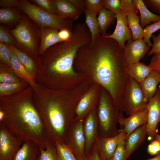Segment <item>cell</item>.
Here are the masks:
<instances>
[{
	"instance_id": "6da1fadb",
	"label": "cell",
	"mask_w": 160,
	"mask_h": 160,
	"mask_svg": "<svg viewBox=\"0 0 160 160\" xmlns=\"http://www.w3.org/2000/svg\"><path fill=\"white\" fill-rule=\"evenodd\" d=\"M90 44L83 45L78 49L74 68L91 84H98L106 89L120 111L128 78L123 48L113 39L100 33L96 37L92 47Z\"/></svg>"
},
{
	"instance_id": "7a4b0ae2",
	"label": "cell",
	"mask_w": 160,
	"mask_h": 160,
	"mask_svg": "<svg viewBox=\"0 0 160 160\" xmlns=\"http://www.w3.org/2000/svg\"><path fill=\"white\" fill-rule=\"evenodd\" d=\"M91 41L85 23L74 25L68 40L53 45L40 56L35 74L36 83L49 89H69L86 81L83 74L75 70L73 63L79 49Z\"/></svg>"
},
{
	"instance_id": "3957f363",
	"label": "cell",
	"mask_w": 160,
	"mask_h": 160,
	"mask_svg": "<svg viewBox=\"0 0 160 160\" xmlns=\"http://www.w3.org/2000/svg\"><path fill=\"white\" fill-rule=\"evenodd\" d=\"M91 84L86 80L69 89H49L38 83L32 87L35 106L54 143L64 141L76 106Z\"/></svg>"
},
{
	"instance_id": "277c9868",
	"label": "cell",
	"mask_w": 160,
	"mask_h": 160,
	"mask_svg": "<svg viewBox=\"0 0 160 160\" xmlns=\"http://www.w3.org/2000/svg\"><path fill=\"white\" fill-rule=\"evenodd\" d=\"M0 109L5 114L0 124L23 142L31 140L46 148L49 137L34 104L31 87L10 96L0 97Z\"/></svg>"
},
{
	"instance_id": "5b68a950",
	"label": "cell",
	"mask_w": 160,
	"mask_h": 160,
	"mask_svg": "<svg viewBox=\"0 0 160 160\" xmlns=\"http://www.w3.org/2000/svg\"><path fill=\"white\" fill-rule=\"evenodd\" d=\"M24 14L16 26L9 29L15 39L16 47L31 57L35 61L37 67L40 59L39 49L40 43V29Z\"/></svg>"
},
{
	"instance_id": "8992f818",
	"label": "cell",
	"mask_w": 160,
	"mask_h": 160,
	"mask_svg": "<svg viewBox=\"0 0 160 160\" xmlns=\"http://www.w3.org/2000/svg\"><path fill=\"white\" fill-rule=\"evenodd\" d=\"M98 136L111 137L118 135L117 128L120 111L115 106L108 92L101 87L97 107Z\"/></svg>"
},
{
	"instance_id": "52a82bcc",
	"label": "cell",
	"mask_w": 160,
	"mask_h": 160,
	"mask_svg": "<svg viewBox=\"0 0 160 160\" xmlns=\"http://www.w3.org/2000/svg\"><path fill=\"white\" fill-rule=\"evenodd\" d=\"M14 6L27 15L40 29L51 27L59 31L66 29L71 32L73 30V21L51 14L30 1L15 0Z\"/></svg>"
},
{
	"instance_id": "ba28073f",
	"label": "cell",
	"mask_w": 160,
	"mask_h": 160,
	"mask_svg": "<svg viewBox=\"0 0 160 160\" xmlns=\"http://www.w3.org/2000/svg\"><path fill=\"white\" fill-rule=\"evenodd\" d=\"M148 102L140 84L128 76L120 111L129 116L145 108Z\"/></svg>"
},
{
	"instance_id": "9c48e42d",
	"label": "cell",
	"mask_w": 160,
	"mask_h": 160,
	"mask_svg": "<svg viewBox=\"0 0 160 160\" xmlns=\"http://www.w3.org/2000/svg\"><path fill=\"white\" fill-rule=\"evenodd\" d=\"M84 120L73 119L64 141L78 160L87 159L83 129Z\"/></svg>"
},
{
	"instance_id": "30bf717a",
	"label": "cell",
	"mask_w": 160,
	"mask_h": 160,
	"mask_svg": "<svg viewBox=\"0 0 160 160\" xmlns=\"http://www.w3.org/2000/svg\"><path fill=\"white\" fill-rule=\"evenodd\" d=\"M101 86L91 84L79 100L76 108L74 119H84L87 114L97 107L99 99Z\"/></svg>"
},
{
	"instance_id": "8fae6325",
	"label": "cell",
	"mask_w": 160,
	"mask_h": 160,
	"mask_svg": "<svg viewBox=\"0 0 160 160\" xmlns=\"http://www.w3.org/2000/svg\"><path fill=\"white\" fill-rule=\"evenodd\" d=\"M23 142L0 124V160H13Z\"/></svg>"
},
{
	"instance_id": "7c38bea8",
	"label": "cell",
	"mask_w": 160,
	"mask_h": 160,
	"mask_svg": "<svg viewBox=\"0 0 160 160\" xmlns=\"http://www.w3.org/2000/svg\"><path fill=\"white\" fill-rule=\"evenodd\" d=\"M148 110L146 123L147 136L152 140L157 133V127L160 122V85L158 87L154 96L149 100L146 107Z\"/></svg>"
},
{
	"instance_id": "4fadbf2b",
	"label": "cell",
	"mask_w": 160,
	"mask_h": 160,
	"mask_svg": "<svg viewBox=\"0 0 160 160\" xmlns=\"http://www.w3.org/2000/svg\"><path fill=\"white\" fill-rule=\"evenodd\" d=\"M116 135L111 137H104L97 136L95 144L101 160H109L112 158L119 144L127 136L126 132L119 130Z\"/></svg>"
},
{
	"instance_id": "5bb4252c",
	"label": "cell",
	"mask_w": 160,
	"mask_h": 160,
	"mask_svg": "<svg viewBox=\"0 0 160 160\" xmlns=\"http://www.w3.org/2000/svg\"><path fill=\"white\" fill-rule=\"evenodd\" d=\"M150 49L143 39L130 40L127 41L123 49V55L127 66L140 62Z\"/></svg>"
},
{
	"instance_id": "9a60e30c",
	"label": "cell",
	"mask_w": 160,
	"mask_h": 160,
	"mask_svg": "<svg viewBox=\"0 0 160 160\" xmlns=\"http://www.w3.org/2000/svg\"><path fill=\"white\" fill-rule=\"evenodd\" d=\"M122 9L126 16L127 23L134 40L143 39V29L140 24V19L137 14L139 10L135 6L133 0H120Z\"/></svg>"
},
{
	"instance_id": "2e32d148",
	"label": "cell",
	"mask_w": 160,
	"mask_h": 160,
	"mask_svg": "<svg viewBox=\"0 0 160 160\" xmlns=\"http://www.w3.org/2000/svg\"><path fill=\"white\" fill-rule=\"evenodd\" d=\"M97 107L92 110L84 119L83 129L85 140V151L87 156L94 146L98 136Z\"/></svg>"
},
{
	"instance_id": "e0dca14e",
	"label": "cell",
	"mask_w": 160,
	"mask_h": 160,
	"mask_svg": "<svg viewBox=\"0 0 160 160\" xmlns=\"http://www.w3.org/2000/svg\"><path fill=\"white\" fill-rule=\"evenodd\" d=\"M117 23L113 33L105 36L115 40L123 48L125 43L132 39V33L129 27L126 15L122 9L115 15Z\"/></svg>"
},
{
	"instance_id": "ac0fdd59",
	"label": "cell",
	"mask_w": 160,
	"mask_h": 160,
	"mask_svg": "<svg viewBox=\"0 0 160 160\" xmlns=\"http://www.w3.org/2000/svg\"><path fill=\"white\" fill-rule=\"evenodd\" d=\"M148 119V110L146 108L127 118L124 117L123 113L120 111L118 123L120 130H124L127 136L141 125L146 124Z\"/></svg>"
},
{
	"instance_id": "d6986e66",
	"label": "cell",
	"mask_w": 160,
	"mask_h": 160,
	"mask_svg": "<svg viewBox=\"0 0 160 160\" xmlns=\"http://www.w3.org/2000/svg\"><path fill=\"white\" fill-rule=\"evenodd\" d=\"M146 124L137 128L124 139L125 155L124 160H127L131 154L144 143L147 136Z\"/></svg>"
},
{
	"instance_id": "ffe728a7",
	"label": "cell",
	"mask_w": 160,
	"mask_h": 160,
	"mask_svg": "<svg viewBox=\"0 0 160 160\" xmlns=\"http://www.w3.org/2000/svg\"><path fill=\"white\" fill-rule=\"evenodd\" d=\"M55 15L73 21L77 20L82 13L69 0H53Z\"/></svg>"
},
{
	"instance_id": "44dd1931",
	"label": "cell",
	"mask_w": 160,
	"mask_h": 160,
	"mask_svg": "<svg viewBox=\"0 0 160 160\" xmlns=\"http://www.w3.org/2000/svg\"><path fill=\"white\" fill-rule=\"evenodd\" d=\"M59 31L56 29L51 27L40 29L41 39L39 51L40 56L51 47L63 41L59 36Z\"/></svg>"
},
{
	"instance_id": "7402d4cb",
	"label": "cell",
	"mask_w": 160,
	"mask_h": 160,
	"mask_svg": "<svg viewBox=\"0 0 160 160\" xmlns=\"http://www.w3.org/2000/svg\"><path fill=\"white\" fill-rule=\"evenodd\" d=\"M40 146L33 141L23 142L15 154L13 160H38Z\"/></svg>"
},
{
	"instance_id": "603a6c76",
	"label": "cell",
	"mask_w": 160,
	"mask_h": 160,
	"mask_svg": "<svg viewBox=\"0 0 160 160\" xmlns=\"http://www.w3.org/2000/svg\"><path fill=\"white\" fill-rule=\"evenodd\" d=\"M160 82V75L152 70L140 84L141 89L148 101L155 95L158 84Z\"/></svg>"
},
{
	"instance_id": "cb8c5ba5",
	"label": "cell",
	"mask_w": 160,
	"mask_h": 160,
	"mask_svg": "<svg viewBox=\"0 0 160 160\" xmlns=\"http://www.w3.org/2000/svg\"><path fill=\"white\" fill-rule=\"evenodd\" d=\"M125 71L129 77L140 84L152 70L149 65L139 62L127 66Z\"/></svg>"
},
{
	"instance_id": "d4e9b609",
	"label": "cell",
	"mask_w": 160,
	"mask_h": 160,
	"mask_svg": "<svg viewBox=\"0 0 160 160\" xmlns=\"http://www.w3.org/2000/svg\"><path fill=\"white\" fill-rule=\"evenodd\" d=\"M10 50L11 68L13 71L21 80L27 82L32 87H35L37 84L35 78L27 71L15 54Z\"/></svg>"
},
{
	"instance_id": "484cf974",
	"label": "cell",
	"mask_w": 160,
	"mask_h": 160,
	"mask_svg": "<svg viewBox=\"0 0 160 160\" xmlns=\"http://www.w3.org/2000/svg\"><path fill=\"white\" fill-rule=\"evenodd\" d=\"M133 2L140 12V25L143 28L151 22L154 23L160 20V15L150 11L142 0H133Z\"/></svg>"
},
{
	"instance_id": "4316f807",
	"label": "cell",
	"mask_w": 160,
	"mask_h": 160,
	"mask_svg": "<svg viewBox=\"0 0 160 160\" xmlns=\"http://www.w3.org/2000/svg\"><path fill=\"white\" fill-rule=\"evenodd\" d=\"M7 46L9 49L15 54L19 61L27 71L35 79L37 65L34 60L29 55L20 51L16 47Z\"/></svg>"
},
{
	"instance_id": "83f0119b",
	"label": "cell",
	"mask_w": 160,
	"mask_h": 160,
	"mask_svg": "<svg viewBox=\"0 0 160 160\" xmlns=\"http://www.w3.org/2000/svg\"><path fill=\"white\" fill-rule=\"evenodd\" d=\"M115 19V15L111 11L104 8L100 11L97 20L100 33L102 36H105L107 35L108 28L114 23Z\"/></svg>"
},
{
	"instance_id": "f1b7e54d",
	"label": "cell",
	"mask_w": 160,
	"mask_h": 160,
	"mask_svg": "<svg viewBox=\"0 0 160 160\" xmlns=\"http://www.w3.org/2000/svg\"><path fill=\"white\" fill-rule=\"evenodd\" d=\"M17 10L12 7H3L0 9V23L9 25L18 23L22 17Z\"/></svg>"
},
{
	"instance_id": "f546056e",
	"label": "cell",
	"mask_w": 160,
	"mask_h": 160,
	"mask_svg": "<svg viewBox=\"0 0 160 160\" xmlns=\"http://www.w3.org/2000/svg\"><path fill=\"white\" fill-rule=\"evenodd\" d=\"M85 15V23L88 27L91 34V41L89 45L92 47L96 37L100 33V28L96 17L97 14L92 11L85 9L84 12Z\"/></svg>"
},
{
	"instance_id": "4dcf8cb0",
	"label": "cell",
	"mask_w": 160,
	"mask_h": 160,
	"mask_svg": "<svg viewBox=\"0 0 160 160\" xmlns=\"http://www.w3.org/2000/svg\"><path fill=\"white\" fill-rule=\"evenodd\" d=\"M29 85L23 80L14 83H0V97L12 95L23 90Z\"/></svg>"
},
{
	"instance_id": "1f68e13d",
	"label": "cell",
	"mask_w": 160,
	"mask_h": 160,
	"mask_svg": "<svg viewBox=\"0 0 160 160\" xmlns=\"http://www.w3.org/2000/svg\"><path fill=\"white\" fill-rule=\"evenodd\" d=\"M21 80L11 67L0 63V83H14Z\"/></svg>"
},
{
	"instance_id": "d6a6232c",
	"label": "cell",
	"mask_w": 160,
	"mask_h": 160,
	"mask_svg": "<svg viewBox=\"0 0 160 160\" xmlns=\"http://www.w3.org/2000/svg\"><path fill=\"white\" fill-rule=\"evenodd\" d=\"M38 160H59L55 145L49 138L46 143L45 149L40 147Z\"/></svg>"
},
{
	"instance_id": "836d02e7",
	"label": "cell",
	"mask_w": 160,
	"mask_h": 160,
	"mask_svg": "<svg viewBox=\"0 0 160 160\" xmlns=\"http://www.w3.org/2000/svg\"><path fill=\"white\" fill-rule=\"evenodd\" d=\"M54 144L59 160H78L64 142L57 141Z\"/></svg>"
},
{
	"instance_id": "e575fe53",
	"label": "cell",
	"mask_w": 160,
	"mask_h": 160,
	"mask_svg": "<svg viewBox=\"0 0 160 160\" xmlns=\"http://www.w3.org/2000/svg\"><path fill=\"white\" fill-rule=\"evenodd\" d=\"M160 30V20L146 26L143 29L144 36L143 40L150 47L152 46L150 38L153 33Z\"/></svg>"
},
{
	"instance_id": "d590c367",
	"label": "cell",
	"mask_w": 160,
	"mask_h": 160,
	"mask_svg": "<svg viewBox=\"0 0 160 160\" xmlns=\"http://www.w3.org/2000/svg\"><path fill=\"white\" fill-rule=\"evenodd\" d=\"M0 61L11 68L10 50L7 45L0 41Z\"/></svg>"
},
{
	"instance_id": "8d00e7d4",
	"label": "cell",
	"mask_w": 160,
	"mask_h": 160,
	"mask_svg": "<svg viewBox=\"0 0 160 160\" xmlns=\"http://www.w3.org/2000/svg\"><path fill=\"white\" fill-rule=\"evenodd\" d=\"M30 1L47 12L55 15L53 0H32Z\"/></svg>"
},
{
	"instance_id": "74e56055",
	"label": "cell",
	"mask_w": 160,
	"mask_h": 160,
	"mask_svg": "<svg viewBox=\"0 0 160 160\" xmlns=\"http://www.w3.org/2000/svg\"><path fill=\"white\" fill-rule=\"evenodd\" d=\"M0 41L5 44L16 47L17 43L14 37L3 26H0Z\"/></svg>"
},
{
	"instance_id": "f35d334b",
	"label": "cell",
	"mask_w": 160,
	"mask_h": 160,
	"mask_svg": "<svg viewBox=\"0 0 160 160\" xmlns=\"http://www.w3.org/2000/svg\"><path fill=\"white\" fill-rule=\"evenodd\" d=\"M85 9L92 11L97 15L99 14L100 11L104 7L102 0H84Z\"/></svg>"
},
{
	"instance_id": "ab89813d",
	"label": "cell",
	"mask_w": 160,
	"mask_h": 160,
	"mask_svg": "<svg viewBox=\"0 0 160 160\" xmlns=\"http://www.w3.org/2000/svg\"><path fill=\"white\" fill-rule=\"evenodd\" d=\"M104 8L115 15L122 9L120 0H102Z\"/></svg>"
},
{
	"instance_id": "60d3db41",
	"label": "cell",
	"mask_w": 160,
	"mask_h": 160,
	"mask_svg": "<svg viewBox=\"0 0 160 160\" xmlns=\"http://www.w3.org/2000/svg\"><path fill=\"white\" fill-rule=\"evenodd\" d=\"M143 2L147 7L153 13L160 15V0H143Z\"/></svg>"
},
{
	"instance_id": "b9f144b4",
	"label": "cell",
	"mask_w": 160,
	"mask_h": 160,
	"mask_svg": "<svg viewBox=\"0 0 160 160\" xmlns=\"http://www.w3.org/2000/svg\"><path fill=\"white\" fill-rule=\"evenodd\" d=\"M151 38L153 43L152 44L151 49L148 53V56L160 53V31L158 35L156 36L155 35L153 34Z\"/></svg>"
},
{
	"instance_id": "7bdbcfd3",
	"label": "cell",
	"mask_w": 160,
	"mask_h": 160,
	"mask_svg": "<svg viewBox=\"0 0 160 160\" xmlns=\"http://www.w3.org/2000/svg\"><path fill=\"white\" fill-rule=\"evenodd\" d=\"M125 155L124 140L118 145L112 157V160H124Z\"/></svg>"
},
{
	"instance_id": "ee69618b",
	"label": "cell",
	"mask_w": 160,
	"mask_h": 160,
	"mask_svg": "<svg viewBox=\"0 0 160 160\" xmlns=\"http://www.w3.org/2000/svg\"><path fill=\"white\" fill-rule=\"evenodd\" d=\"M148 65L160 75V53L153 55Z\"/></svg>"
},
{
	"instance_id": "f6af8a7d",
	"label": "cell",
	"mask_w": 160,
	"mask_h": 160,
	"mask_svg": "<svg viewBox=\"0 0 160 160\" xmlns=\"http://www.w3.org/2000/svg\"><path fill=\"white\" fill-rule=\"evenodd\" d=\"M147 151L151 155H156L160 153V142L154 139L148 145Z\"/></svg>"
},
{
	"instance_id": "bcb514c9",
	"label": "cell",
	"mask_w": 160,
	"mask_h": 160,
	"mask_svg": "<svg viewBox=\"0 0 160 160\" xmlns=\"http://www.w3.org/2000/svg\"><path fill=\"white\" fill-rule=\"evenodd\" d=\"M87 160H101L95 143L87 156Z\"/></svg>"
},
{
	"instance_id": "7dc6e473",
	"label": "cell",
	"mask_w": 160,
	"mask_h": 160,
	"mask_svg": "<svg viewBox=\"0 0 160 160\" xmlns=\"http://www.w3.org/2000/svg\"><path fill=\"white\" fill-rule=\"evenodd\" d=\"M71 32L67 29H62L59 31L58 36L63 41H68L71 36Z\"/></svg>"
},
{
	"instance_id": "c3c4849f",
	"label": "cell",
	"mask_w": 160,
	"mask_h": 160,
	"mask_svg": "<svg viewBox=\"0 0 160 160\" xmlns=\"http://www.w3.org/2000/svg\"><path fill=\"white\" fill-rule=\"evenodd\" d=\"M81 12L84 13L85 10L84 2V0H69Z\"/></svg>"
},
{
	"instance_id": "681fc988",
	"label": "cell",
	"mask_w": 160,
	"mask_h": 160,
	"mask_svg": "<svg viewBox=\"0 0 160 160\" xmlns=\"http://www.w3.org/2000/svg\"><path fill=\"white\" fill-rule=\"evenodd\" d=\"M15 0H0V5L4 7H12L14 6Z\"/></svg>"
},
{
	"instance_id": "f907efd6",
	"label": "cell",
	"mask_w": 160,
	"mask_h": 160,
	"mask_svg": "<svg viewBox=\"0 0 160 160\" xmlns=\"http://www.w3.org/2000/svg\"><path fill=\"white\" fill-rule=\"evenodd\" d=\"M5 117V114L4 111L0 109V124H1Z\"/></svg>"
},
{
	"instance_id": "816d5d0a",
	"label": "cell",
	"mask_w": 160,
	"mask_h": 160,
	"mask_svg": "<svg viewBox=\"0 0 160 160\" xmlns=\"http://www.w3.org/2000/svg\"><path fill=\"white\" fill-rule=\"evenodd\" d=\"M146 160H160V153L156 155L155 157L149 158Z\"/></svg>"
},
{
	"instance_id": "f5cc1de1",
	"label": "cell",
	"mask_w": 160,
	"mask_h": 160,
	"mask_svg": "<svg viewBox=\"0 0 160 160\" xmlns=\"http://www.w3.org/2000/svg\"><path fill=\"white\" fill-rule=\"evenodd\" d=\"M154 139L157 140L160 142V135L157 133L155 136Z\"/></svg>"
},
{
	"instance_id": "db71d44e",
	"label": "cell",
	"mask_w": 160,
	"mask_h": 160,
	"mask_svg": "<svg viewBox=\"0 0 160 160\" xmlns=\"http://www.w3.org/2000/svg\"><path fill=\"white\" fill-rule=\"evenodd\" d=\"M109 160H112V158L111 159H109Z\"/></svg>"
}]
</instances>
